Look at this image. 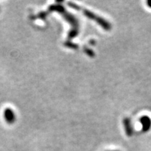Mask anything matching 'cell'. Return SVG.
<instances>
[{
	"mask_svg": "<svg viewBox=\"0 0 151 151\" xmlns=\"http://www.w3.org/2000/svg\"><path fill=\"white\" fill-rule=\"evenodd\" d=\"M49 11H55L61 14L63 18L65 19L69 24L72 26L71 29H79V24L78 20L74 16H72L71 14L68 13L65 9L61 5H52L49 7Z\"/></svg>",
	"mask_w": 151,
	"mask_h": 151,
	"instance_id": "6da1fadb",
	"label": "cell"
},
{
	"mask_svg": "<svg viewBox=\"0 0 151 151\" xmlns=\"http://www.w3.org/2000/svg\"><path fill=\"white\" fill-rule=\"evenodd\" d=\"M83 14L86 16L87 18L90 19V20H94L97 23L99 24V26H101L104 30L106 31H109L111 29V24L109 23V22L106 20L105 19H104L101 17H100L97 15L94 14L93 12L90 11L89 10H87V9H82Z\"/></svg>",
	"mask_w": 151,
	"mask_h": 151,
	"instance_id": "7a4b0ae2",
	"label": "cell"
},
{
	"mask_svg": "<svg viewBox=\"0 0 151 151\" xmlns=\"http://www.w3.org/2000/svg\"><path fill=\"white\" fill-rule=\"evenodd\" d=\"M4 118L9 124H14L16 121V114L14 111L11 108H6L4 111Z\"/></svg>",
	"mask_w": 151,
	"mask_h": 151,
	"instance_id": "3957f363",
	"label": "cell"
},
{
	"mask_svg": "<svg viewBox=\"0 0 151 151\" xmlns=\"http://www.w3.org/2000/svg\"><path fill=\"white\" fill-rule=\"evenodd\" d=\"M142 124V131L147 132L150 130L151 127V120L148 116H143L139 120Z\"/></svg>",
	"mask_w": 151,
	"mask_h": 151,
	"instance_id": "277c9868",
	"label": "cell"
},
{
	"mask_svg": "<svg viewBox=\"0 0 151 151\" xmlns=\"http://www.w3.org/2000/svg\"><path fill=\"white\" fill-rule=\"evenodd\" d=\"M123 124L124 129H125V132L127 134L128 137H132L133 135V129H132V126L131 123V120L129 118H124L123 120Z\"/></svg>",
	"mask_w": 151,
	"mask_h": 151,
	"instance_id": "5b68a950",
	"label": "cell"
},
{
	"mask_svg": "<svg viewBox=\"0 0 151 151\" xmlns=\"http://www.w3.org/2000/svg\"><path fill=\"white\" fill-rule=\"evenodd\" d=\"M65 46L68 47L69 48H73V49H76L78 48V45L76 44V43H73L71 41H67V42L65 43Z\"/></svg>",
	"mask_w": 151,
	"mask_h": 151,
	"instance_id": "8992f818",
	"label": "cell"
},
{
	"mask_svg": "<svg viewBox=\"0 0 151 151\" xmlns=\"http://www.w3.org/2000/svg\"><path fill=\"white\" fill-rule=\"evenodd\" d=\"M84 51L87 55H88V56H90V57H94V52L92 51L91 49L88 48H85Z\"/></svg>",
	"mask_w": 151,
	"mask_h": 151,
	"instance_id": "52a82bcc",
	"label": "cell"
},
{
	"mask_svg": "<svg viewBox=\"0 0 151 151\" xmlns=\"http://www.w3.org/2000/svg\"><path fill=\"white\" fill-rule=\"evenodd\" d=\"M69 6L71 7V8H73V9H76V10H81V9L80 6H78V5L76 4H74V3L69 2Z\"/></svg>",
	"mask_w": 151,
	"mask_h": 151,
	"instance_id": "ba28073f",
	"label": "cell"
},
{
	"mask_svg": "<svg viewBox=\"0 0 151 151\" xmlns=\"http://www.w3.org/2000/svg\"><path fill=\"white\" fill-rule=\"evenodd\" d=\"M47 15H48V13L46 12H41L38 15V18H41V19H45L46 18V17L47 16Z\"/></svg>",
	"mask_w": 151,
	"mask_h": 151,
	"instance_id": "9c48e42d",
	"label": "cell"
},
{
	"mask_svg": "<svg viewBox=\"0 0 151 151\" xmlns=\"http://www.w3.org/2000/svg\"><path fill=\"white\" fill-rule=\"evenodd\" d=\"M147 4H148V6L149 7H150V8H151V0L147 1Z\"/></svg>",
	"mask_w": 151,
	"mask_h": 151,
	"instance_id": "30bf717a",
	"label": "cell"
},
{
	"mask_svg": "<svg viewBox=\"0 0 151 151\" xmlns=\"http://www.w3.org/2000/svg\"><path fill=\"white\" fill-rule=\"evenodd\" d=\"M110 151H111V150H110ZM113 151H119V150H113Z\"/></svg>",
	"mask_w": 151,
	"mask_h": 151,
	"instance_id": "8fae6325",
	"label": "cell"
}]
</instances>
